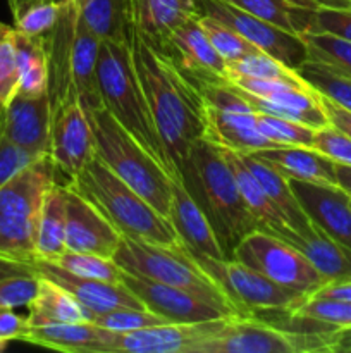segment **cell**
<instances>
[{"instance_id": "1", "label": "cell", "mask_w": 351, "mask_h": 353, "mask_svg": "<svg viewBox=\"0 0 351 353\" xmlns=\"http://www.w3.org/2000/svg\"><path fill=\"white\" fill-rule=\"evenodd\" d=\"M127 43L158 137L181 176L193 145L203 140L202 90L171 55L151 47L133 26Z\"/></svg>"}, {"instance_id": "2", "label": "cell", "mask_w": 351, "mask_h": 353, "mask_svg": "<svg viewBox=\"0 0 351 353\" xmlns=\"http://www.w3.org/2000/svg\"><path fill=\"white\" fill-rule=\"evenodd\" d=\"M182 183L231 259L234 247L255 230H260L237 188L236 178L224 159L222 150L205 140L193 145L181 169Z\"/></svg>"}, {"instance_id": "3", "label": "cell", "mask_w": 351, "mask_h": 353, "mask_svg": "<svg viewBox=\"0 0 351 353\" xmlns=\"http://www.w3.org/2000/svg\"><path fill=\"white\" fill-rule=\"evenodd\" d=\"M96 78L103 107L172 179L182 181L158 137L147 97L134 71L127 40H102L96 62Z\"/></svg>"}, {"instance_id": "4", "label": "cell", "mask_w": 351, "mask_h": 353, "mask_svg": "<svg viewBox=\"0 0 351 353\" xmlns=\"http://www.w3.org/2000/svg\"><path fill=\"white\" fill-rule=\"evenodd\" d=\"M67 185L92 202L123 236L157 245L178 241L171 221L117 178L96 155Z\"/></svg>"}, {"instance_id": "5", "label": "cell", "mask_w": 351, "mask_h": 353, "mask_svg": "<svg viewBox=\"0 0 351 353\" xmlns=\"http://www.w3.org/2000/svg\"><path fill=\"white\" fill-rule=\"evenodd\" d=\"M86 114L95 137L96 157L169 219L172 199L171 176L117 123L105 107Z\"/></svg>"}, {"instance_id": "6", "label": "cell", "mask_w": 351, "mask_h": 353, "mask_svg": "<svg viewBox=\"0 0 351 353\" xmlns=\"http://www.w3.org/2000/svg\"><path fill=\"white\" fill-rule=\"evenodd\" d=\"M114 261L131 274L193 293L222 310L226 316L237 314L219 286L203 272L179 240L174 245H157L120 236Z\"/></svg>"}, {"instance_id": "7", "label": "cell", "mask_w": 351, "mask_h": 353, "mask_svg": "<svg viewBox=\"0 0 351 353\" xmlns=\"http://www.w3.org/2000/svg\"><path fill=\"white\" fill-rule=\"evenodd\" d=\"M191 257L219 286L240 316H253L258 310L286 312L296 309L303 300L308 299L303 293L277 285L236 259H213L198 254H191Z\"/></svg>"}, {"instance_id": "8", "label": "cell", "mask_w": 351, "mask_h": 353, "mask_svg": "<svg viewBox=\"0 0 351 353\" xmlns=\"http://www.w3.org/2000/svg\"><path fill=\"white\" fill-rule=\"evenodd\" d=\"M196 85L203 95V140L237 154L277 147L258 131L257 112L229 81H202Z\"/></svg>"}, {"instance_id": "9", "label": "cell", "mask_w": 351, "mask_h": 353, "mask_svg": "<svg viewBox=\"0 0 351 353\" xmlns=\"http://www.w3.org/2000/svg\"><path fill=\"white\" fill-rule=\"evenodd\" d=\"M336 331L279 327L255 316H229L222 336L203 353H336Z\"/></svg>"}, {"instance_id": "10", "label": "cell", "mask_w": 351, "mask_h": 353, "mask_svg": "<svg viewBox=\"0 0 351 353\" xmlns=\"http://www.w3.org/2000/svg\"><path fill=\"white\" fill-rule=\"evenodd\" d=\"M231 259L250 265L277 285L310 296L327 285L301 250L265 230L248 233L234 247Z\"/></svg>"}, {"instance_id": "11", "label": "cell", "mask_w": 351, "mask_h": 353, "mask_svg": "<svg viewBox=\"0 0 351 353\" xmlns=\"http://www.w3.org/2000/svg\"><path fill=\"white\" fill-rule=\"evenodd\" d=\"M229 83L257 112L284 117L315 130L329 124L320 103V93L306 81L233 78Z\"/></svg>"}, {"instance_id": "12", "label": "cell", "mask_w": 351, "mask_h": 353, "mask_svg": "<svg viewBox=\"0 0 351 353\" xmlns=\"http://www.w3.org/2000/svg\"><path fill=\"white\" fill-rule=\"evenodd\" d=\"M227 323L229 316H222L202 323H169L116 333L112 353H203L206 345L222 336Z\"/></svg>"}, {"instance_id": "13", "label": "cell", "mask_w": 351, "mask_h": 353, "mask_svg": "<svg viewBox=\"0 0 351 353\" xmlns=\"http://www.w3.org/2000/svg\"><path fill=\"white\" fill-rule=\"evenodd\" d=\"M200 3L203 14L233 28L258 50L284 62L288 68L298 71L299 65L308 59V50L299 34L281 30L226 0H200Z\"/></svg>"}, {"instance_id": "14", "label": "cell", "mask_w": 351, "mask_h": 353, "mask_svg": "<svg viewBox=\"0 0 351 353\" xmlns=\"http://www.w3.org/2000/svg\"><path fill=\"white\" fill-rule=\"evenodd\" d=\"M95 157V137L88 114L72 100L52 114L50 159L55 169L74 179Z\"/></svg>"}, {"instance_id": "15", "label": "cell", "mask_w": 351, "mask_h": 353, "mask_svg": "<svg viewBox=\"0 0 351 353\" xmlns=\"http://www.w3.org/2000/svg\"><path fill=\"white\" fill-rule=\"evenodd\" d=\"M65 193V247L72 252L114 259L123 234L110 221L71 186Z\"/></svg>"}, {"instance_id": "16", "label": "cell", "mask_w": 351, "mask_h": 353, "mask_svg": "<svg viewBox=\"0 0 351 353\" xmlns=\"http://www.w3.org/2000/svg\"><path fill=\"white\" fill-rule=\"evenodd\" d=\"M120 283L141 300L145 309L160 316L167 323H202L226 316L222 310L193 293L143 276L131 274L124 269Z\"/></svg>"}, {"instance_id": "17", "label": "cell", "mask_w": 351, "mask_h": 353, "mask_svg": "<svg viewBox=\"0 0 351 353\" xmlns=\"http://www.w3.org/2000/svg\"><path fill=\"white\" fill-rule=\"evenodd\" d=\"M310 223L351 248V196L339 186L289 179Z\"/></svg>"}, {"instance_id": "18", "label": "cell", "mask_w": 351, "mask_h": 353, "mask_svg": "<svg viewBox=\"0 0 351 353\" xmlns=\"http://www.w3.org/2000/svg\"><path fill=\"white\" fill-rule=\"evenodd\" d=\"M34 272L67 290L88 310L89 316L117 309H145L141 300L123 283L79 278V276L71 274L52 262L45 261H36Z\"/></svg>"}, {"instance_id": "19", "label": "cell", "mask_w": 351, "mask_h": 353, "mask_svg": "<svg viewBox=\"0 0 351 353\" xmlns=\"http://www.w3.org/2000/svg\"><path fill=\"white\" fill-rule=\"evenodd\" d=\"M52 105L48 93L26 97L16 93L6 107L3 137L36 157L50 155Z\"/></svg>"}, {"instance_id": "20", "label": "cell", "mask_w": 351, "mask_h": 353, "mask_svg": "<svg viewBox=\"0 0 351 353\" xmlns=\"http://www.w3.org/2000/svg\"><path fill=\"white\" fill-rule=\"evenodd\" d=\"M200 16V0H131V24L160 52H165L176 30Z\"/></svg>"}, {"instance_id": "21", "label": "cell", "mask_w": 351, "mask_h": 353, "mask_svg": "<svg viewBox=\"0 0 351 353\" xmlns=\"http://www.w3.org/2000/svg\"><path fill=\"white\" fill-rule=\"evenodd\" d=\"M198 19L176 30L169 38L164 54L171 55L176 64L196 83L227 81V62L210 43Z\"/></svg>"}, {"instance_id": "22", "label": "cell", "mask_w": 351, "mask_h": 353, "mask_svg": "<svg viewBox=\"0 0 351 353\" xmlns=\"http://www.w3.org/2000/svg\"><path fill=\"white\" fill-rule=\"evenodd\" d=\"M171 212L169 221L174 228L178 240L191 254L206 255L213 259H226L203 210L193 200L181 179H171Z\"/></svg>"}, {"instance_id": "23", "label": "cell", "mask_w": 351, "mask_h": 353, "mask_svg": "<svg viewBox=\"0 0 351 353\" xmlns=\"http://www.w3.org/2000/svg\"><path fill=\"white\" fill-rule=\"evenodd\" d=\"M114 338V331L83 321L28 326L19 341L64 353H112Z\"/></svg>"}, {"instance_id": "24", "label": "cell", "mask_w": 351, "mask_h": 353, "mask_svg": "<svg viewBox=\"0 0 351 353\" xmlns=\"http://www.w3.org/2000/svg\"><path fill=\"white\" fill-rule=\"evenodd\" d=\"M55 165L50 155L36 159L0 188V214L38 217L48 190L55 185Z\"/></svg>"}, {"instance_id": "25", "label": "cell", "mask_w": 351, "mask_h": 353, "mask_svg": "<svg viewBox=\"0 0 351 353\" xmlns=\"http://www.w3.org/2000/svg\"><path fill=\"white\" fill-rule=\"evenodd\" d=\"M251 155L288 179L337 186L334 169L336 162L312 147H272L253 152Z\"/></svg>"}, {"instance_id": "26", "label": "cell", "mask_w": 351, "mask_h": 353, "mask_svg": "<svg viewBox=\"0 0 351 353\" xmlns=\"http://www.w3.org/2000/svg\"><path fill=\"white\" fill-rule=\"evenodd\" d=\"M100 43L102 40L83 23L81 16H79L74 41H72L71 79L72 90H74L85 112L103 107L98 90V78H96Z\"/></svg>"}, {"instance_id": "27", "label": "cell", "mask_w": 351, "mask_h": 353, "mask_svg": "<svg viewBox=\"0 0 351 353\" xmlns=\"http://www.w3.org/2000/svg\"><path fill=\"white\" fill-rule=\"evenodd\" d=\"M284 241L301 250L327 283L351 281V248L330 238L315 224L306 236L289 231Z\"/></svg>"}, {"instance_id": "28", "label": "cell", "mask_w": 351, "mask_h": 353, "mask_svg": "<svg viewBox=\"0 0 351 353\" xmlns=\"http://www.w3.org/2000/svg\"><path fill=\"white\" fill-rule=\"evenodd\" d=\"M220 150H222L224 159L227 161L234 178H236L237 188H240L248 210L257 219L260 230L268 231V233L275 234L279 238H284L292 230L288 221L284 219L281 210H279V207L274 203V200L268 196V193L265 192L260 181L255 178L253 172L244 165L237 152L224 150V148H220Z\"/></svg>"}, {"instance_id": "29", "label": "cell", "mask_w": 351, "mask_h": 353, "mask_svg": "<svg viewBox=\"0 0 351 353\" xmlns=\"http://www.w3.org/2000/svg\"><path fill=\"white\" fill-rule=\"evenodd\" d=\"M28 326L89 321L88 310L67 290L43 276H38L36 295L28 303Z\"/></svg>"}, {"instance_id": "30", "label": "cell", "mask_w": 351, "mask_h": 353, "mask_svg": "<svg viewBox=\"0 0 351 353\" xmlns=\"http://www.w3.org/2000/svg\"><path fill=\"white\" fill-rule=\"evenodd\" d=\"M240 155L241 161L244 162V165L253 172L255 178L260 181V185L264 186V190L268 193V196H270V199L274 200L275 205L279 207V210L282 212L284 219L288 221L291 230L295 231L296 234H299V236H306V234L312 233L313 224L310 223L305 210L299 205L289 179L284 178L282 174H279L275 169H272L270 165H267L265 162L258 161V159L253 157L251 154Z\"/></svg>"}, {"instance_id": "31", "label": "cell", "mask_w": 351, "mask_h": 353, "mask_svg": "<svg viewBox=\"0 0 351 353\" xmlns=\"http://www.w3.org/2000/svg\"><path fill=\"white\" fill-rule=\"evenodd\" d=\"M281 30L292 34L308 33L313 14L319 9L315 0H226Z\"/></svg>"}, {"instance_id": "32", "label": "cell", "mask_w": 351, "mask_h": 353, "mask_svg": "<svg viewBox=\"0 0 351 353\" xmlns=\"http://www.w3.org/2000/svg\"><path fill=\"white\" fill-rule=\"evenodd\" d=\"M14 47L19 74L17 93L26 97L48 93V54L45 34L30 37L14 30Z\"/></svg>"}, {"instance_id": "33", "label": "cell", "mask_w": 351, "mask_h": 353, "mask_svg": "<svg viewBox=\"0 0 351 353\" xmlns=\"http://www.w3.org/2000/svg\"><path fill=\"white\" fill-rule=\"evenodd\" d=\"M67 250L65 247V193L54 185L45 195L36 223L38 261L52 262Z\"/></svg>"}, {"instance_id": "34", "label": "cell", "mask_w": 351, "mask_h": 353, "mask_svg": "<svg viewBox=\"0 0 351 353\" xmlns=\"http://www.w3.org/2000/svg\"><path fill=\"white\" fill-rule=\"evenodd\" d=\"M83 23L100 40L124 41L131 30V0H74Z\"/></svg>"}, {"instance_id": "35", "label": "cell", "mask_w": 351, "mask_h": 353, "mask_svg": "<svg viewBox=\"0 0 351 353\" xmlns=\"http://www.w3.org/2000/svg\"><path fill=\"white\" fill-rule=\"evenodd\" d=\"M38 217L0 214V259L34 265Z\"/></svg>"}, {"instance_id": "36", "label": "cell", "mask_w": 351, "mask_h": 353, "mask_svg": "<svg viewBox=\"0 0 351 353\" xmlns=\"http://www.w3.org/2000/svg\"><path fill=\"white\" fill-rule=\"evenodd\" d=\"M299 76L317 90L320 95L327 97L337 105L344 107L351 112V74L336 68V65L326 64V62L306 59L298 69Z\"/></svg>"}, {"instance_id": "37", "label": "cell", "mask_w": 351, "mask_h": 353, "mask_svg": "<svg viewBox=\"0 0 351 353\" xmlns=\"http://www.w3.org/2000/svg\"><path fill=\"white\" fill-rule=\"evenodd\" d=\"M14 30L30 37L47 34L61 14L58 0H7Z\"/></svg>"}, {"instance_id": "38", "label": "cell", "mask_w": 351, "mask_h": 353, "mask_svg": "<svg viewBox=\"0 0 351 353\" xmlns=\"http://www.w3.org/2000/svg\"><path fill=\"white\" fill-rule=\"evenodd\" d=\"M233 78H257V79H282V81L305 83L298 71L288 68L284 62L272 55L258 50L244 55L237 61L227 62V81Z\"/></svg>"}, {"instance_id": "39", "label": "cell", "mask_w": 351, "mask_h": 353, "mask_svg": "<svg viewBox=\"0 0 351 353\" xmlns=\"http://www.w3.org/2000/svg\"><path fill=\"white\" fill-rule=\"evenodd\" d=\"M52 264L79 278L100 279V281L120 283V276H123V268L114 259L83 254V252L65 250L55 261H52Z\"/></svg>"}, {"instance_id": "40", "label": "cell", "mask_w": 351, "mask_h": 353, "mask_svg": "<svg viewBox=\"0 0 351 353\" xmlns=\"http://www.w3.org/2000/svg\"><path fill=\"white\" fill-rule=\"evenodd\" d=\"M257 112V110H255ZM257 128L268 141L277 147H312L315 128L306 124L296 123V121L284 119V117L270 116V114L257 112Z\"/></svg>"}, {"instance_id": "41", "label": "cell", "mask_w": 351, "mask_h": 353, "mask_svg": "<svg viewBox=\"0 0 351 353\" xmlns=\"http://www.w3.org/2000/svg\"><path fill=\"white\" fill-rule=\"evenodd\" d=\"M198 23L200 26H202V30L205 31L210 43L213 45V48L219 52V55L226 62L237 61V59L244 57V55L258 52V48L255 47L253 43H250L246 38H243L240 33H236L233 28L226 26L224 23L206 16V14L200 16Z\"/></svg>"}, {"instance_id": "42", "label": "cell", "mask_w": 351, "mask_h": 353, "mask_svg": "<svg viewBox=\"0 0 351 353\" xmlns=\"http://www.w3.org/2000/svg\"><path fill=\"white\" fill-rule=\"evenodd\" d=\"M308 59L336 65L351 74V41L329 33H303Z\"/></svg>"}, {"instance_id": "43", "label": "cell", "mask_w": 351, "mask_h": 353, "mask_svg": "<svg viewBox=\"0 0 351 353\" xmlns=\"http://www.w3.org/2000/svg\"><path fill=\"white\" fill-rule=\"evenodd\" d=\"M88 323L95 324L102 330L114 331V333H129V331L169 324L160 316L147 309H117L103 314H92Z\"/></svg>"}, {"instance_id": "44", "label": "cell", "mask_w": 351, "mask_h": 353, "mask_svg": "<svg viewBox=\"0 0 351 353\" xmlns=\"http://www.w3.org/2000/svg\"><path fill=\"white\" fill-rule=\"evenodd\" d=\"M312 148L327 155L330 161L337 164L351 165V137H348L330 123L315 130Z\"/></svg>"}, {"instance_id": "45", "label": "cell", "mask_w": 351, "mask_h": 353, "mask_svg": "<svg viewBox=\"0 0 351 353\" xmlns=\"http://www.w3.org/2000/svg\"><path fill=\"white\" fill-rule=\"evenodd\" d=\"M36 290L38 276L34 272L0 278V307H28V303L36 295Z\"/></svg>"}, {"instance_id": "46", "label": "cell", "mask_w": 351, "mask_h": 353, "mask_svg": "<svg viewBox=\"0 0 351 353\" xmlns=\"http://www.w3.org/2000/svg\"><path fill=\"white\" fill-rule=\"evenodd\" d=\"M19 86V74L16 64L14 30L0 41V105L7 107L16 97Z\"/></svg>"}, {"instance_id": "47", "label": "cell", "mask_w": 351, "mask_h": 353, "mask_svg": "<svg viewBox=\"0 0 351 353\" xmlns=\"http://www.w3.org/2000/svg\"><path fill=\"white\" fill-rule=\"evenodd\" d=\"M308 33H329L351 41V9L319 7Z\"/></svg>"}, {"instance_id": "48", "label": "cell", "mask_w": 351, "mask_h": 353, "mask_svg": "<svg viewBox=\"0 0 351 353\" xmlns=\"http://www.w3.org/2000/svg\"><path fill=\"white\" fill-rule=\"evenodd\" d=\"M36 155H33L31 152L24 150V148L17 147L12 141L7 140L6 137H0V188L12 178L16 172H19L21 169L26 168L28 164L34 162Z\"/></svg>"}, {"instance_id": "49", "label": "cell", "mask_w": 351, "mask_h": 353, "mask_svg": "<svg viewBox=\"0 0 351 353\" xmlns=\"http://www.w3.org/2000/svg\"><path fill=\"white\" fill-rule=\"evenodd\" d=\"M28 327L26 317L14 312L9 307H0V340L14 341L21 340Z\"/></svg>"}, {"instance_id": "50", "label": "cell", "mask_w": 351, "mask_h": 353, "mask_svg": "<svg viewBox=\"0 0 351 353\" xmlns=\"http://www.w3.org/2000/svg\"><path fill=\"white\" fill-rule=\"evenodd\" d=\"M310 296H323V299H336V300H351V281L343 283H327L322 288L317 290Z\"/></svg>"}, {"instance_id": "51", "label": "cell", "mask_w": 351, "mask_h": 353, "mask_svg": "<svg viewBox=\"0 0 351 353\" xmlns=\"http://www.w3.org/2000/svg\"><path fill=\"white\" fill-rule=\"evenodd\" d=\"M334 169H336V179L337 186L343 190L344 193L351 196V165L346 164H334Z\"/></svg>"}, {"instance_id": "52", "label": "cell", "mask_w": 351, "mask_h": 353, "mask_svg": "<svg viewBox=\"0 0 351 353\" xmlns=\"http://www.w3.org/2000/svg\"><path fill=\"white\" fill-rule=\"evenodd\" d=\"M336 353H351V327L337 330Z\"/></svg>"}, {"instance_id": "53", "label": "cell", "mask_w": 351, "mask_h": 353, "mask_svg": "<svg viewBox=\"0 0 351 353\" xmlns=\"http://www.w3.org/2000/svg\"><path fill=\"white\" fill-rule=\"evenodd\" d=\"M326 7H337V9H351V0H327Z\"/></svg>"}, {"instance_id": "54", "label": "cell", "mask_w": 351, "mask_h": 353, "mask_svg": "<svg viewBox=\"0 0 351 353\" xmlns=\"http://www.w3.org/2000/svg\"><path fill=\"white\" fill-rule=\"evenodd\" d=\"M12 30H14V28H10V26H7V24L0 23V41H2L6 37H9V34L12 33Z\"/></svg>"}, {"instance_id": "55", "label": "cell", "mask_w": 351, "mask_h": 353, "mask_svg": "<svg viewBox=\"0 0 351 353\" xmlns=\"http://www.w3.org/2000/svg\"><path fill=\"white\" fill-rule=\"evenodd\" d=\"M7 343H9V341H3V340H0V352H2V350H6Z\"/></svg>"}]
</instances>
